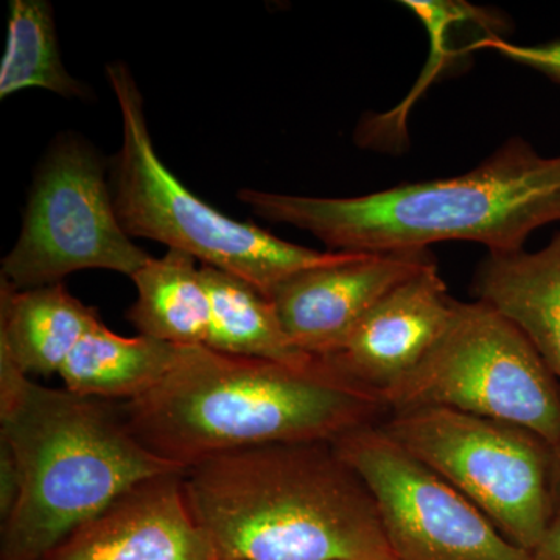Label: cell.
<instances>
[{
	"label": "cell",
	"mask_w": 560,
	"mask_h": 560,
	"mask_svg": "<svg viewBox=\"0 0 560 560\" xmlns=\"http://www.w3.org/2000/svg\"><path fill=\"white\" fill-rule=\"evenodd\" d=\"M183 474L139 482L44 560H220L190 510Z\"/></svg>",
	"instance_id": "cell-11"
},
{
	"label": "cell",
	"mask_w": 560,
	"mask_h": 560,
	"mask_svg": "<svg viewBox=\"0 0 560 560\" xmlns=\"http://www.w3.org/2000/svg\"><path fill=\"white\" fill-rule=\"evenodd\" d=\"M121 117V147L110 164V189L121 228L183 250L206 267L250 283L267 298L283 280L331 264L345 253H319L276 237L264 228L224 215L198 198L161 161L145 106L125 62L106 68Z\"/></svg>",
	"instance_id": "cell-5"
},
{
	"label": "cell",
	"mask_w": 560,
	"mask_h": 560,
	"mask_svg": "<svg viewBox=\"0 0 560 560\" xmlns=\"http://www.w3.org/2000/svg\"><path fill=\"white\" fill-rule=\"evenodd\" d=\"M470 49L499 51L508 60L537 70L560 84V39L541 44H512L500 36L489 35L471 44Z\"/></svg>",
	"instance_id": "cell-19"
},
{
	"label": "cell",
	"mask_w": 560,
	"mask_h": 560,
	"mask_svg": "<svg viewBox=\"0 0 560 560\" xmlns=\"http://www.w3.org/2000/svg\"><path fill=\"white\" fill-rule=\"evenodd\" d=\"M150 259L121 228L98 151L79 136H62L36 171L20 238L2 260V279L16 290H33L84 270L132 278Z\"/></svg>",
	"instance_id": "cell-8"
},
{
	"label": "cell",
	"mask_w": 560,
	"mask_h": 560,
	"mask_svg": "<svg viewBox=\"0 0 560 560\" xmlns=\"http://www.w3.org/2000/svg\"><path fill=\"white\" fill-rule=\"evenodd\" d=\"M431 267L436 261L430 249L345 253L331 264L283 280L270 300L294 346L307 355L329 359L383 298Z\"/></svg>",
	"instance_id": "cell-10"
},
{
	"label": "cell",
	"mask_w": 560,
	"mask_h": 560,
	"mask_svg": "<svg viewBox=\"0 0 560 560\" xmlns=\"http://www.w3.org/2000/svg\"><path fill=\"white\" fill-rule=\"evenodd\" d=\"M138 300L127 313L139 335L179 346H206L210 301L201 267L183 250L168 249L132 276Z\"/></svg>",
	"instance_id": "cell-16"
},
{
	"label": "cell",
	"mask_w": 560,
	"mask_h": 560,
	"mask_svg": "<svg viewBox=\"0 0 560 560\" xmlns=\"http://www.w3.org/2000/svg\"><path fill=\"white\" fill-rule=\"evenodd\" d=\"M456 301L438 267L420 272L383 298L331 364L382 396L429 355L451 324Z\"/></svg>",
	"instance_id": "cell-12"
},
{
	"label": "cell",
	"mask_w": 560,
	"mask_h": 560,
	"mask_svg": "<svg viewBox=\"0 0 560 560\" xmlns=\"http://www.w3.org/2000/svg\"><path fill=\"white\" fill-rule=\"evenodd\" d=\"M179 346L120 337L101 323L84 335L58 375L81 397L130 401L153 389L178 360Z\"/></svg>",
	"instance_id": "cell-15"
},
{
	"label": "cell",
	"mask_w": 560,
	"mask_h": 560,
	"mask_svg": "<svg viewBox=\"0 0 560 560\" xmlns=\"http://www.w3.org/2000/svg\"><path fill=\"white\" fill-rule=\"evenodd\" d=\"M256 215L311 232L331 253L429 249L441 242L481 243L489 253L523 249L560 221V156H541L512 139L475 171L400 184L353 198H316L242 189Z\"/></svg>",
	"instance_id": "cell-3"
},
{
	"label": "cell",
	"mask_w": 560,
	"mask_h": 560,
	"mask_svg": "<svg viewBox=\"0 0 560 560\" xmlns=\"http://www.w3.org/2000/svg\"><path fill=\"white\" fill-rule=\"evenodd\" d=\"M119 410L140 444L184 470L261 445L335 442L389 415L329 360L280 363L208 346L180 348L171 372Z\"/></svg>",
	"instance_id": "cell-1"
},
{
	"label": "cell",
	"mask_w": 560,
	"mask_h": 560,
	"mask_svg": "<svg viewBox=\"0 0 560 560\" xmlns=\"http://www.w3.org/2000/svg\"><path fill=\"white\" fill-rule=\"evenodd\" d=\"M0 440L21 490L2 521L0 560H44L127 490L184 471L140 444L119 408L32 382L0 352Z\"/></svg>",
	"instance_id": "cell-4"
},
{
	"label": "cell",
	"mask_w": 560,
	"mask_h": 560,
	"mask_svg": "<svg viewBox=\"0 0 560 560\" xmlns=\"http://www.w3.org/2000/svg\"><path fill=\"white\" fill-rule=\"evenodd\" d=\"M382 430L528 552L555 521L552 445L528 429L448 408L393 412Z\"/></svg>",
	"instance_id": "cell-7"
},
{
	"label": "cell",
	"mask_w": 560,
	"mask_h": 560,
	"mask_svg": "<svg viewBox=\"0 0 560 560\" xmlns=\"http://www.w3.org/2000/svg\"><path fill=\"white\" fill-rule=\"evenodd\" d=\"M102 323L97 308L83 304L62 283L16 290L0 283V352L25 375L60 372L88 331Z\"/></svg>",
	"instance_id": "cell-14"
},
{
	"label": "cell",
	"mask_w": 560,
	"mask_h": 560,
	"mask_svg": "<svg viewBox=\"0 0 560 560\" xmlns=\"http://www.w3.org/2000/svg\"><path fill=\"white\" fill-rule=\"evenodd\" d=\"M381 397L389 415L448 408L560 442L559 378L525 334L481 301H456L441 340Z\"/></svg>",
	"instance_id": "cell-6"
},
{
	"label": "cell",
	"mask_w": 560,
	"mask_h": 560,
	"mask_svg": "<svg viewBox=\"0 0 560 560\" xmlns=\"http://www.w3.org/2000/svg\"><path fill=\"white\" fill-rule=\"evenodd\" d=\"M471 290L525 334L560 381V232L536 253H489Z\"/></svg>",
	"instance_id": "cell-13"
},
{
	"label": "cell",
	"mask_w": 560,
	"mask_h": 560,
	"mask_svg": "<svg viewBox=\"0 0 560 560\" xmlns=\"http://www.w3.org/2000/svg\"><path fill=\"white\" fill-rule=\"evenodd\" d=\"M201 272L210 301L208 348L290 364L318 359L290 340L270 298L230 272L206 265Z\"/></svg>",
	"instance_id": "cell-17"
},
{
	"label": "cell",
	"mask_w": 560,
	"mask_h": 560,
	"mask_svg": "<svg viewBox=\"0 0 560 560\" xmlns=\"http://www.w3.org/2000/svg\"><path fill=\"white\" fill-rule=\"evenodd\" d=\"M533 560H560V518H555L545 530L537 547L530 551Z\"/></svg>",
	"instance_id": "cell-21"
},
{
	"label": "cell",
	"mask_w": 560,
	"mask_h": 560,
	"mask_svg": "<svg viewBox=\"0 0 560 560\" xmlns=\"http://www.w3.org/2000/svg\"><path fill=\"white\" fill-rule=\"evenodd\" d=\"M366 482L397 560H533L381 423L335 441Z\"/></svg>",
	"instance_id": "cell-9"
},
{
	"label": "cell",
	"mask_w": 560,
	"mask_h": 560,
	"mask_svg": "<svg viewBox=\"0 0 560 560\" xmlns=\"http://www.w3.org/2000/svg\"><path fill=\"white\" fill-rule=\"evenodd\" d=\"M551 504L555 518H560V442L552 447Z\"/></svg>",
	"instance_id": "cell-22"
},
{
	"label": "cell",
	"mask_w": 560,
	"mask_h": 560,
	"mask_svg": "<svg viewBox=\"0 0 560 560\" xmlns=\"http://www.w3.org/2000/svg\"><path fill=\"white\" fill-rule=\"evenodd\" d=\"M183 481L220 560H397L370 488L335 442L221 453Z\"/></svg>",
	"instance_id": "cell-2"
},
{
	"label": "cell",
	"mask_w": 560,
	"mask_h": 560,
	"mask_svg": "<svg viewBox=\"0 0 560 560\" xmlns=\"http://www.w3.org/2000/svg\"><path fill=\"white\" fill-rule=\"evenodd\" d=\"M21 490V474L16 456L5 441L0 440V518L5 521L16 504Z\"/></svg>",
	"instance_id": "cell-20"
},
{
	"label": "cell",
	"mask_w": 560,
	"mask_h": 560,
	"mask_svg": "<svg viewBox=\"0 0 560 560\" xmlns=\"http://www.w3.org/2000/svg\"><path fill=\"white\" fill-rule=\"evenodd\" d=\"M40 88L66 98H83L86 86L61 60L54 7L47 0H10L5 54L0 61V98Z\"/></svg>",
	"instance_id": "cell-18"
}]
</instances>
